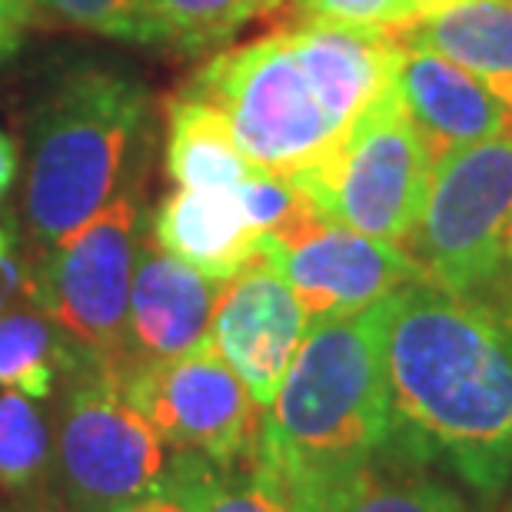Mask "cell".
<instances>
[{"label":"cell","instance_id":"6da1fadb","mask_svg":"<svg viewBox=\"0 0 512 512\" xmlns=\"http://www.w3.org/2000/svg\"><path fill=\"white\" fill-rule=\"evenodd\" d=\"M393 456L446 463L476 496L512 479V306L419 280L386 296Z\"/></svg>","mask_w":512,"mask_h":512},{"label":"cell","instance_id":"7a4b0ae2","mask_svg":"<svg viewBox=\"0 0 512 512\" xmlns=\"http://www.w3.org/2000/svg\"><path fill=\"white\" fill-rule=\"evenodd\" d=\"M399 50V27L303 17L220 50L183 90L220 110L256 170L290 180L330 157L393 87Z\"/></svg>","mask_w":512,"mask_h":512},{"label":"cell","instance_id":"3957f363","mask_svg":"<svg viewBox=\"0 0 512 512\" xmlns=\"http://www.w3.org/2000/svg\"><path fill=\"white\" fill-rule=\"evenodd\" d=\"M386 300L306 330L250 459L276 486L393 456L396 416L383 360Z\"/></svg>","mask_w":512,"mask_h":512},{"label":"cell","instance_id":"277c9868","mask_svg":"<svg viewBox=\"0 0 512 512\" xmlns=\"http://www.w3.org/2000/svg\"><path fill=\"white\" fill-rule=\"evenodd\" d=\"M150 100L110 70H80L37 110L27 150V223L57 247L124 193H137Z\"/></svg>","mask_w":512,"mask_h":512},{"label":"cell","instance_id":"5b68a950","mask_svg":"<svg viewBox=\"0 0 512 512\" xmlns=\"http://www.w3.org/2000/svg\"><path fill=\"white\" fill-rule=\"evenodd\" d=\"M406 253L453 293L512 283V133L436 163Z\"/></svg>","mask_w":512,"mask_h":512},{"label":"cell","instance_id":"8992f818","mask_svg":"<svg viewBox=\"0 0 512 512\" xmlns=\"http://www.w3.org/2000/svg\"><path fill=\"white\" fill-rule=\"evenodd\" d=\"M64 376L54 476L67 512H100L163 489L173 456L127 399L120 376L87 350Z\"/></svg>","mask_w":512,"mask_h":512},{"label":"cell","instance_id":"52a82bcc","mask_svg":"<svg viewBox=\"0 0 512 512\" xmlns=\"http://www.w3.org/2000/svg\"><path fill=\"white\" fill-rule=\"evenodd\" d=\"M433 157L393 87L366 110L340 147L296 173L293 187L323 213L363 237L406 247L423 210Z\"/></svg>","mask_w":512,"mask_h":512},{"label":"cell","instance_id":"ba28073f","mask_svg":"<svg viewBox=\"0 0 512 512\" xmlns=\"http://www.w3.org/2000/svg\"><path fill=\"white\" fill-rule=\"evenodd\" d=\"M137 227V193H124L84 230L47 247L27 286L40 310L120 380L133 370L127 316Z\"/></svg>","mask_w":512,"mask_h":512},{"label":"cell","instance_id":"9c48e42d","mask_svg":"<svg viewBox=\"0 0 512 512\" xmlns=\"http://www.w3.org/2000/svg\"><path fill=\"white\" fill-rule=\"evenodd\" d=\"M120 383L173 453L203 456L220 469L253 459L263 409L213 340L173 360L137 363Z\"/></svg>","mask_w":512,"mask_h":512},{"label":"cell","instance_id":"30bf717a","mask_svg":"<svg viewBox=\"0 0 512 512\" xmlns=\"http://www.w3.org/2000/svg\"><path fill=\"white\" fill-rule=\"evenodd\" d=\"M260 250L290 283L310 323L360 313L423 276L403 247L326 220L310 200L286 223L263 233Z\"/></svg>","mask_w":512,"mask_h":512},{"label":"cell","instance_id":"8fae6325","mask_svg":"<svg viewBox=\"0 0 512 512\" xmlns=\"http://www.w3.org/2000/svg\"><path fill=\"white\" fill-rule=\"evenodd\" d=\"M306 330L310 316L256 243V253L240 266V273L223 283L210 340L260 409L273 403Z\"/></svg>","mask_w":512,"mask_h":512},{"label":"cell","instance_id":"7c38bea8","mask_svg":"<svg viewBox=\"0 0 512 512\" xmlns=\"http://www.w3.org/2000/svg\"><path fill=\"white\" fill-rule=\"evenodd\" d=\"M403 40V34H399ZM396 94L433 163L473 143L506 137L512 110L483 80L423 44L403 40L396 67Z\"/></svg>","mask_w":512,"mask_h":512},{"label":"cell","instance_id":"4fadbf2b","mask_svg":"<svg viewBox=\"0 0 512 512\" xmlns=\"http://www.w3.org/2000/svg\"><path fill=\"white\" fill-rule=\"evenodd\" d=\"M223 283L210 280L180 256L143 240L137 247L130 286V353L133 366L150 360H173L210 343L213 310Z\"/></svg>","mask_w":512,"mask_h":512},{"label":"cell","instance_id":"5bb4252c","mask_svg":"<svg viewBox=\"0 0 512 512\" xmlns=\"http://www.w3.org/2000/svg\"><path fill=\"white\" fill-rule=\"evenodd\" d=\"M150 237L210 280L227 283L256 253L260 233L240 190H177L153 213Z\"/></svg>","mask_w":512,"mask_h":512},{"label":"cell","instance_id":"9a60e30c","mask_svg":"<svg viewBox=\"0 0 512 512\" xmlns=\"http://www.w3.org/2000/svg\"><path fill=\"white\" fill-rule=\"evenodd\" d=\"M280 489L296 512H469L446 483L423 476L416 463L399 456H380Z\"/></svg>","mask_w":512,"mask_h":512},{"label":"cell","instance_id":"2e32d148","mask_svg":"<svg viewBox=\"0 0 512 512\" xmlns=\"http://www.w3.org/2000/svg\"><path fill=\"white\" fill-rule=\"evenodd\" d=\"M399 34L483 80L512 110V0H466L399 27Z\"/></svg>","mask_w":512,"mask_h":512},{"label":"cell","instance_id":"e0dca14e","mask_svg":"<svg viewBox=\"0 0 512 512\" xmlns=\"http://www.w3.org/2000/svg\"><path fill=\"white\" fill-rule=\"evenodd\" d=\"M167 170L183 190H240L256 167L233 143L220 110L180 90L170 100Z\"/></svg>","mask_w":512,"mask_h":512},{"label":"cell","instance_id":"ac0fdd59","mask_svg":"<svg viewBox=\"0 0 512 512\" xmlns=\"http://www.w3.org/2000/svg\"><path fill=\"white\" fill-rule=\"evenodd\" d=\"M80 356V346L40 313L0 316V386L30 399H50L57 380Z\"/></svg>","mask_w":512,"mask_h":512},{"label":"cell","instance_id":"d6986e66","mask_svg":"<svg viewBox=\"0 0 512 512\" xmlns=\"http://www.w3.org/2000/svg\"><path fill=\"white\" fill-rule=\"evenodd\" d=\"M167 486L177 489L193 512H296L283 489L250 463L220 469L203 456L177 453L170 459Z\"/></svg>","mask_w":512,"mask_h":512},{"label":"cell","instance_id":"ffe728a7","mask_svg":"<svg viewBox=\"0 0 512 512\" xmlns=\"http://www.w3.org/2000/svg\"><path fill=\"white\" fill-rule=\"evenodd\" d=\"M54 476L50 433L34 399L4 389L0 393V489L27 506H44Z\"/></svg>","mask_w":512,"mask_h":512},{"label":"cell","instance_id":"44dd1931","mask_svg":"<svg viewBox=\"0 0 512 512\" xmlns=\"http://www.w3.org/2000/svg\"><path fill=\"white\" fill-rule=\"evenodd\" d=\"M286 0H150L160 44L203 54L233 40L243 27L276 14Z\"/></svg>","mask_w":512,"mask_h":512},{"label":"cell","instance_id":"7402d4cb","mask_svg":"<svg viewBox=\"0 0 512 512\" xmlns=\"http://www.w3.org/2000/svg\"><path fill=\"white\" fill-rule=\"evenodd\" d=\"M24 17H47L54 24L90 30L100 37L160 44L150 0H20Z\"/></svg>","mask_w":512,"mask_h":512},{"label":"cell","instance_id":"603a6c76","mask_svg":"<svg viewBox=\"0 0 512 512\" xmlns=\"http://www.w3.org/2000/svg\"><path fill=\"white\" fill-rule=\"evenodd\" d=\"M303 17L356 27H403L413 20V0H296Z\"/></svg>","mask_w":512,"mask_h":512},{"label":"cell","instance_id":"cb8c5ba5","mask_svg":"<svg viewBox=\"0 0 512 512\" xmlns=\"http://www.w3.org/2000/svg\"><path fill=\"white\" fill-rule=\"evenodd\" d=\"M100 512H193V506L177 493V489L163 483V489H157V493L130 499V503H120V506H110Z\"/></svg>","mask_w":512,"mask_h":512},{"label":"cell","instance_id":"d4e9b609","mask_svg":"<svg viewBox=\"0 0 512 512\" xmlns=\"http://www.w3.org/2000/svg\"><path fill=\"white\" fill-rule=\"evenodd\" d=\"M0 286L14 293H24L30 286V276H24L20 263L14 260V230L0 227Z\"/></svg>","mask_w":512,"mask_h":512},{"label":"cell","instance_id":"484cf974","mask_svg":"<svg viewBox=\"0 0 512 512\" xmlns=\"http://www.w3.org/2000/svg\"><path fill=\"white\" fill-rule=\"evenodd\" d=\"M14 173H17V147L14 140L7 137L4 130H0V197L10 190V183H14Z\"/></svg>","mask_w":512,"mask_h":512},{"label":"cell","instance_id":"4316f807","mask_svg":"<svg viewBox=\"0 0 512 512\" xmlns=\"http://www.w3.org/2000/svg\"><path fill=\"white\" fill-rule=\"evenodd\" d=\"M17 37H20V24H10V20H0V64L17 50Z\"/></svg>","mask_w":512,"mask_h":512},{"label":"cell","instance_id":"83f0119b","mask_svg":"<svg viewBox=\"0 0 512 512\" xmlns=\"http://www.w3.org/2000/svg\"><path fill=\"white\" fill-rule=\"evenodd\" d=\"M0 20H10V24H27L24 10H20V0H0Z\"/></svg>","mask_w":512,"mask_h":512},{"label":"cell","instance_id":"f1b7e54d","mask_svg":"<svg viewBox=\"0 0 512 512\" xmlns=\"http://www.w3.org/2000/svg\"><path fill=\"white\" fill-rule=\"evenodd\" d=\"M14 296H17L14 290H7V286H0V310H4V306H7L10 300H14Z\"/></svg>","mask_w":512,"mask_h":512},{"label":"cell","instance_id":"f546056e","mask_svg":"<svg viewBox=\"0 0 512 512\" xmlns=\"http://www.w3.org/2000/svg\"><path fill=\"white\" fill-rule=\"evenodd\" d=\"M24 512H54V509H47V506H24Z\"/></svg>","mask_w":512,"mask_h":512},{"label":"cell","instance_id":"4dcf8cb0","mask_svg":"<svg viewBox=\"0 0 512 512\" xmlns=\"http://www.w3.org/2000/svg\"><path fill=\"white\" fill-rule=\"evenodd\" d=\"M506 512H512V499H509V509H506Z\"/></svg>","mask_w":512,"mask_h":512},{"label":"cell","instance_id":"1f68e13d","mask_svg":"<svg viewBox=\"0 0 512 512\" xmlns=\"http://www.w3.org/2000/svg\"><path fill=\"white\" fill-rule=\"evenodd\" d=\"M509 133H512V130H509Z\"/></svg>","mask_w":512,"mask_h":512}]
</instances>
